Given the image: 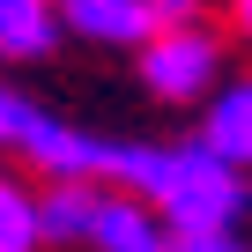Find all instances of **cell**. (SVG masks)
<instances>
[{
  "label": "cell",
  "instance_id": "1",
  "mask_svg": "<svg viewBox=\"0 0 252 252\" xmlns=\"http://www.w3.org/2000/svg\"><path fill=\"white\" fill-rule=\"evenodd\" d=\"M111 178L149 193L156 215L171 222V237L178 230H230L245 215V171L230 156H215L208 141H193V149H119Z\"/></svg>",
  "mask_w": 252,
  "mask_h": 252
},
{
  "label": "cell",
  "instance_id": "2",
  "mask_svg": "<svg viewBox=\"0 0 252 252\" xmlns=\"http://www.w3.org/2000/svg\"><path fill=\"white\" fill-rule=\"evenodd\" d=\"M215 74H222V45H215L200 23H156V37H141V82H149L163 104L208 96Z\"/></svg>",
  "mask_w": 252,
  "mask_h": 252
},
{
  "label": "cell",
  "instance_id": "3",
  "mask_svg": "<svg viewBox=\"0 0 252 252\" xmlns=\"http://www.w3.org/2000/svg\"><path fill=\"white\" fill-rule=\"evenodd\" d=\"M45 178H111V163H119V149L111 141H96V134H74V126H60V119H45V111H30L23 119V141H15Z\"/></svg>",
  "mask_w": 252,
  "mask_h": 252
},
{
  "label": "cell",
  "instance_id": "4",
  "mask_svg": "<svg viewBox=\"0 0 252 252\" xmlns=\"http://www.w3.org/2000/svg\"><path fill=\"white\" fill-rule=\"evenodd\" d=\"M89 252H171L156 200L141 208V200H126V193H96V215H89Z\"/></svg>",
  "mask_w": 252,
  "mask_h": 252
},
{
  "label": "cell",
  "instance_id": "5",
  "mask_svg": "<svg viewBox=\"0 0 252 252\" xmlns=\"http://www.w3.org/2000/svg\"><path fill=\"white\" fill-rule=\"evenodd\" d=\"M60 23L82 30L89 45H141V37H156L163 15L149 0H60Z\"/></svg>",
  "mask_w": 252,
  "mask_h": 252
},
{
  "label": "cell",
  "instance_id": "6",
  "mask_svg": "<svg viewBox=\"0 0 252 252\" xmlns=\"http://www.w3.org/2000/svg\"><path fill=\"white\" fill-rule=\"evenodd\" d=\"M200 141H208L215 156H230L237 171H252V82H222V89H208Z\"/></svg>",
  "mask_w": 252,
  "mask_h": 252
},
{
  "label": "cell",
  "instance_id": "7",
  "mask_svg": "<svg viewBox=\"0 0 252 252\" xmlns=\"http://www.w3.org/2000/svg\"><path fill=\"white\" fill-rule=\"evenodd\" d=\"M60 30V0H0V60H45Z\"/></svg>",
  "mask_w": 252,
  "mask_h": 252
},
{
  "label": "cell",
  "instance_id": "8",
  "mask_svg": "<svg viewBox=\"0 0 252 252\" xmlns=\"http://www.w3.org/2000/svg\"><path fill=\"white\" fill-rule=\"evenodd\" d=\"M89 215H96L89 178H52V193H37V237L52 245H89Z\"/></svg>",
  "mask_w": 252,
  "mask_h": 252
},
{
  "label": "cell",
  "instance_id": "9",
  "mask_svg": "<svg viewBox=\"0 0 252 252\" xmlns=\"http://www.w3.org/2000/svg\"><path fill=\"white\" fill-rule=\"evenodd\" d=\"M0 252H37V200L0 178Z\"/></svg>",
  "mask_w": 252,
  "mask_h": 252
},
{
  "label": "cell",
  "instance_id": "10",
  "mask_svg": "<svg viewBox=\"0 0 252 252\" xmlns=\"http://www.w3.org/2000/svg\"><path fill=\"white\" fill-rule=\"evenodd\" d=\"M171 252H245V245H237L230 230H178Z\"/></svg>",
  "mask_w": 252,
  "mask_h": 252
},
{
  "label": "cell",
  "instance_id": "11",
  "mask_svg": "<svg viewBox=\"0 0 252 252\" xmlns=\"http://www.w3.org/2000/svg\"><path fill=\"white\" fill-rule=\"evenodd\" d=\"M23 119H30V104L0 89V149H15V141H23Z\"/></svg>",
  "mask_w": 252,
  "mask_h": 252
},
{
  "label": "cell",
  "instance_id": "12",
  "mask_svg": "<svg viewBox=\"0 0 252 252\" xmlns=\"http://www.w3.org/2000/svg\"><path fill=\"white\" fill-rule=\"evenodd\" d=\"M149 8H156L163 23H193V15H200V0H149Z\"/></svg>",
  "mask_w": 252,
  "mask_h": 252
},
{
  "label": "cell",
  "instance_id": "13",
  "mask_svg": "<svg viewBox=\"0 0 252 252\" xmlns=\"http://www.w3.org/2000/svg\"><path fill=\"white\" fill-rule=\"evenodd\" d=\"M237 30H245V37H252V0H237Z\"/></svg>",
  "mask_w": 252,
  "mask_h": 252
}]
</instances>
